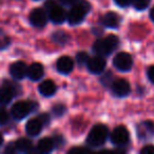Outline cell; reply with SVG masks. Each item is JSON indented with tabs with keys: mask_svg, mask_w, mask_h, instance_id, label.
<instances>
[{
	"mask_svg": "<svg viewBox=\"0 0 154 154\" xmlns=\"http://www.w3.org/2000/svg\"><path fill=\"white\" fill-rule=\"evenodd\" d=\"M148 78L152 84H154V66H150L148 69Z\"/></svg>",
	"mask_w": 154,
	"mask_h": 154,
	"instance_id": "31",
	"label": "cell"
},
{
	"mask_svg": "<svg viewBox=\"0 0 154 154\" xmlns=\"http://www.w3.org/2000/svg\"><path fill=\"white\" fill-rule=\"evenodd\" d=\"M111 88H112V92L118 97L127 96L131 91L130 84L126 79H122V78L114 80L111 84Z\"/></svg>",
	"mask_w": 154,
	"mask_h": 154,
	"instance_id": "9",
	"label": "cell"
},
{
	"mask_svg": "<svg viewBox=\"0 0 154 154\" xmlns=\"http://www.w3.org/2000/svg\"><path fill=\"white\" fill-rule=\"evenodd\" d=\"M89 59H90V57H89L88 53H86V52H79V53H77L76 60H77V62H78L79 64H82V66L87 64V62L89 61Z\"/></svg>",
	"mask_w": 154,
	"mask_h": 154,
	"instance_id": "26",
	"label": "cell"
},
{
	"mask_svg": "<svg viewBox=\"0 0 154 154\" xmlns=\"http://www.w3.org/2000/svg\"><path fill=\"white\" fill-rule=\"evenodd\" d=\"M140 153L141 154H154V146L153 145L145 146V147L140 150Z\"/></svg>",
	"mask_w": 154,
	"mask_h": 154,
	"instance_id": "29",
	"label": "cell"
},
{
	"mask_svg": "<svg viewBox=\"0 0 154 154\" xmlns=\"http://www.w3.org/2000/svg\"><path fill=\"white\" fill-rule=\"evenodd\" d=\"M35 108H36L35 103L20 100L13 105V107L11 109V114L15 119L20 120L26 117L32 111H34Z\"/></svg>",
	"mask_w": 154,
	"mask_h": 154,
	"instance_id": "4",
	"label": "cell"
},
{
	"mask_svg": "<svg viewBox=\"0 0 154 154\" xmlns=\"http://www.w3.org/2000/svg\"><path fill=\"white\" fill-rule=\"evenodd\" d=\"M42 127H43V124L42 122L40 120L39 117H36V118H32L30 119L26 125V132L29 136H37L39 133L41 132L42 130Z\"/></svg>",
	"mask_w": 154,
	"mask_h": 154,
	"instance_id": "13",
	"label": "cell"
},
{
	"mask_svg": "<svg viewBox=\"0 0 154 154\" xmlns=\"http://www.w3.org/2000/svg\"><path fill=\"white\" fill-rule=\"evenodd\" d=\"M151 0H132V5L137 11H143L150 5Z\"/></svg>",
	"mask_w": 154,
	"mask_h": 154,
	"instance_id": "22",
	"label": "cell"
},
{
	"mask_svg": "<svg viewBox=\"0 0 154 154\" xmlns=\"http://www.w3.org/2000/svg\"><path fill=\"white\" fill-rule=\"evenodd\" d=\"M78 0H61V2L64 3V5H74V3H76Z\"/></svg>",
	"mask_w": 154,
	"mask_h": 154,
	"instance_id": "35",
	"label": "cell"
},
{
	"mask_svg": "<svg viewBox=\"0 0 154 154\" xmlns=\"http://www.w3.org/2000/svg\"><path fill=\"white\" fill-rule=\"evenodd\" d=\"M118 43H119V39L117 38V36L108 35L105 38H100L95 41L93 45V52L99 56L110 55L118 47Z\"/></svg>",
	"mask_w": 154,
	"mask_h": 154,
	"instance_id": "2",
	"label": "cell"
},
{
	"mask_svg": "<svg viewBox=\"0 0 154 154\" xmlns=\"http://www.w3.org/2000/svg\"><path fill=\"white\" fill-rule=\"evenodd\" d=\"M119 22H120L119 16L116 13H113V12H109V13L105 14L101 17V24L103 26H106V28L116 29L119 26Z\"/></svg>",
	"mask_w": 154,
	"mask_h": 154,
	"instance_id": "16",
	"label": "cell"
},
{
	"mask_svg": "<svg viewBox=\"0 0 154 154\" xmlns=\"http://www.w3.org/2000/svg\"><path fill=\"white\" fill-rule=\"evenodd\" d=\"M52 39L58 45H64V43L68 42L69 36L66 33L62 32V31H57V32H55L52 35Z\"/></svg>",
	"mask_w": 154,
	"mask_h": 154,
	"instance_id": "21",
	"label": "cell"
},
{
	"mask_svg": "<svg viewBox=\"0 0 154 154\" xmlns=\"http://www.w3.org/2000/svg\"><path fill=\"white\" fill-rule=\"evenodd\" d=\"M52 112H53V114L55 116L60 117V116L63 115L64 112H66V107H64L62 103H57V105H55L52 108Z\"/></svg>",
	"mask_w": 154,
	"mask_h": 154,
	"instance_id": "24",
	"label": "cell"
},
{
	"mask_svg": "<svg viewBox=\"0 0 154 154\" xmlns=\"http://www.w3.org/2000/svg\"><path fill=\"white\" fill-rule=\"evenodd\" d=\"M2 143H3V137H2V134L0 133V147L2 146Z\"/></svg>",
	"mask_w": 154,
	"mask_h": 154,
	"instance_id": "37",
	"label": "cell"
},
{
	"mask_svg": "<svg viewBox=\"0 0 154 154\" xmlns=\"http://www.w3.org/2000/svg\"><path fill=\"white\" fill-rule=\"evenodd\" d=\"M150 17H151V19L154 21V7L152 8V10L150 11Z\"/></svg>",
	"mask_w": 154,
	"mask_h": 154,
	"instance_id": "36",
	"label": "cell"
},
{
	"mask_svg": "<svg viewBox=\"0 0 154 154\" xmlns=\"http://www.w3.org/2000/svg\"><path fill=\"white\" fill-rule=\"evenodd\" d=\"M108 137V127L105 125H96L89 132L87 137V143L91 148H97L106 143Z\"/></svg>",
	"mask_w": 154,
	"mask_h": 154,
	"instance_id": "3",
	"label": "cell"
},
{
	"mask_svg": "<svg viewBox=\"0 0 154 154\" xmlns=\"http://www.w3.org/2000/svg\"><path fill=\"white\" fill-rule=\"evenodd\" d=\"M47 7L49 8V18L52 20V22L60 24L66 19V13L61 7L55 3H48Z\"/></svg>",
	"mask_w": 154,
	"mask_h": 154,
	"instance_id": "7",
	"label": "cell"
},
{
	"mask_svg": "<svg viewBox=\"0 0 154 154\" xmlns=\"http://www.w3.org/2000/svg\"><path fill=\"white\" fill-rule=\"evenodd\" d=\"M15 96L12 90L8 87L3 86L2 88H0V105L5 106L8 103H11L13 97Z\"/></svg>",
	"mask_w": 154,
	"mask_h": 154,
	"instance_id": "19",
	"label": "cell"
},
{
	"mask_svg": "<svg viewBox=\"0 0 154 154\" xmlns=\"http://www.w3.org/2000/svg\"><path fill=\"white\" fill-rule=\"evenodd\" d=\"M43 74H45V69L43 66L39 62H34L30 66H28V74L26 76H29L31 80H39L40 78H42Z\"/></svg>",
	"mask_w": 154,
	"mask_h": 154,
	"instance_id": "15",
	"label": "cell"
},
{
	"mask_svg": "<svg viewBox=\"0 0 154 154\" xmlns=\"http://www.w3.org/2000/svg\"><path fill=\"white\" fill-rule=\"evenodd\" d=\"M91 5H89V2H87L85 0H82L80 2L77 1L76 3L72 5L69 13L66 14V19H68L69 23L71 26H77V24L82 23L86 15L89 13Z\"/></svg>",
	"mask_w": 154,
	"mask_h": 154,
	"instance_id": "1",
	"label": "cell"
},
{
	"mask_svg": "<svg viewBox=\"0 0 154 154\" xmlns=\"http://www.w3.org/2000/svg\"><path fill=\"white\" fill-rule=\"evenodd\" d=\"M30 22L35 28H43L48 22V14L42 9H35L30 14Z\"/></svg>",
	"mask_w": 154,
	"mask_h": 154,
	"instance_id": "8",
	"label": "cell"
},
{
	"mask_svg": "<svg viewBox=\"0 0 154 154\" xmlns=\"http://www.w3.org/2000/svg\"><path fill=\"white\" fill-rule=\"evenodd\" d=\"M137 136L140 139H150L154 136V124L150 120H145L137 126Z\"/></svg>",
	"mask_w": 154,
	"mask_h": 154,
	"instance_id": "11",
	"label": "cell"
},
{
	"mask_svg": "<svg viewBox=\"0 0 154 154\" xmlns=\"http://www.w3.org/2000/svg\"><path fill=\"white\" fill-rule=\"evenodd\" d=\"M80 152H88V150L87 149H84V148H74V149L70 150L69 151V153H80Z\"/></svg>",
	"mask_w": 154,
	"mask_h": 154,
	"instance_id": "33",
	"label": "cell"
},
{
	"mask_svg": "<svg viewBox=\"0 0 154 154\" xmlns=\"http://www.w3.org/2000/svg\"><path fill=\"white\" fill-rule=\"evenodd\" d=\"M10 42H11L10 37L0 29V50L7 49L10 45Z\"/></svg>",
	"mask_w": 154,
	"mask_h": 154,
	"instance_id": "23",
	"label": "cell"
},
{
	"mask_svg": "<svg viewBox=\"0 0 154 154\" xmlns=\"http://www.w3.org/2000/svg\"><path fill=\"white\" fill-rule=\"evenodd\" d=\"M54 146H55V143H54L53 139L50 138V137H45V138H41L38 141L37 150L41 153H50L54 149Z\"/></svg>",
	"mask_w": 154,
	"mask_h": 154,
	"instance_id": "18",
	"label": "cell"
},
{
	"mask_svg": "<svg viewBox=\"0 0 154 154\" xmlns=\"http://www.w3.org/2000/svg\"><path fill=\"white\" fill-rule=\"evenodd\" d=\"M106 66H107V62L106 59L103 58V56L96 55L95 57L90 58L89 61L87 62V66H88V70L90 71L93 74H100L105 71Z\"/></svg>",
	"mask_w": 154,
	"mask_h": 154,
	"instance_id": "10",
	"label": "cell"
},
{
	"mask_svg": "<svg viewBox=\"0 0 154 154\" xmlns=\"http://www.w3.org/2000/svg\"><path fill=\"white\" fill-rule=\"evenodd\" d=\"M39 118H40V120L42 122L43 125H48L49 124V120H50V117L48 114H42V115L39 116Z\"/></svg>",
	"mask_w": 154,
	"mask_h": 154,
	"instance_id": "32",
	"label": "cell"
},
{
	"mask_svg": "<svg viewBox=\"0 0 154 154\" xmlns=\"http://www.w3.org/2000/svg\"><path fill=\"white\" fill-rule=\"evenodd\" d=\"M10 120V114L5 108H0V126L7 125Z\"/></svg>",
	"mask_w": 154,
	"mask_h": 154,
	"instance_id": "25",
	"label": "cell"
},
{
	"mask_svg": "<svg viewBox=\"0 0 154 154\" xmlns=\"http://www.w3.org/2000/svg\"><path fill=\"white\" fill-rule=\"evenodd\" d=\"M15 147H16V150H18V151H20V152H30L33 148V143L29 138L22 137V138H19L16 141Z\"/></svg>",
	"mask_w": 154,
	"mask_h": 154,
	"instance_id": "20",
	"label": "cell"
},
{
	"mask_svg": "<svg viewBox=\"0 0 154 154\" xmlns=\"http://www.w3.org/2000/svg\"><path fill=\"white\" fill-rule=\"evenodd\" d=\"M113 76H112V73L111 72H107L105 75H103V77H101V82H103V86H109V85H111L112 82H113Z\"/></svg>",
	"mask_w": 154,
	"mask_h": 154,
	"instance_id": "28",
	"label": "cell"
},
{
	"mask_svg": "<svg viewBox=\"0 0 154 154\" xmlns=\"http://www.w3.org/2000/svg\"><path fill=\"white\" fill-rule=\"evenodd\" d=\"M114 1L119 7H128L129 5L132 3V0H114Z\"/></svg>",
	"mask_w": 154,
	"mask_h": 154,
	"instance_id": "30",
	"label": "cell"
},
{
	"mask_svg": "<svg viewBox=\"0 0 154 154\" xmlns=\"http://www.w3.org/2000/svg\"><path fill=\"white\" fill-rule=\"evenodd\" d=\"M10 74L14 79H23L28 74V66L23 61H16L10 66Z\"/></svg>",
	"mask_w": 154,
	"mask_h": 154,
	"instance_id": "12",
	"label": "cell"
},
{
	"mask_svg": "<svg viewBox=\"0 0 154 154\" xmlns=\"http://www.w3.org/2000/svg\"><path fill=\"white\" fill-rule=\"evenodd\" d=\"M16 151V147H15V145H10V146H8V148L5 149V152H8V153H14V152Z\"/></svg>",
	"mask_w": 154,
	"mask_h": 154,
	"instance_id": "34",
	"label": "cell"
},
{
	"mask_svg": "<svg viewBox=\"0 0 154 154\" xmlns=\"http://www.w3.org/2000/svg\"><path fill=\"white\" fill-rule=\"evenodd\" d=\"M130 135H129V131L125 126H118L113 130L111 134V141L113 145L117 146V147H122L128 143Z\"/></svg>",
	"mask_w": 154,
	"mask_h": 154,
	"instance_id": "6",
	"label": "cell"
},
{
	"mask_svg": "<svg viewBox=\"0 0 154 154\" xmlns=\"http://www.w3.org/2000/svg\"><path fill=\"white\" fill-rule=\"evenodd\" d=\"M5 86L8 87V88H10L12 90V92L14 93V95H17L18 93H20V87L18 86V85L14 84V82H8V80H5Z\"/></svg>",
	"mask_w": 154,
	"mask_h": 154,
	"instance_id": "27",
	"label": "cell"
},
{
	"mask_svg": "<svg viewBox=\"0 0 154 154\" xmlns=\"http://www.w3.org/2000/svg\"><path fill=\"white\" fill-rule=\"evenodd\" d=\"M74 68V61L69 56H62L56 62V69L61 74H69Z\"/></svg>",
	"mask_w": 154,
	"mask_h": 154,
	"instance_id": "14",
	"label": "cell"
},
{
	"mask_svg": "<svg viewBox=\"0 0 154 154\" xmlns=\"http://www.w3.org/2000/svg\"><path fill=\"white\" fill-rule=\"evenodd\" d=\"M113 64L118 71L127 72L132 68L133 59L130 54L126 53V52H120V53H117L115 55L113 59Z\"/></svg>",
	"mask_w": 154,
	"mask_h": 154,
	"instance_id": "5",
	"label": "cell"
},
{
	"mask_svg": "<svg viewBox=\"0 0 154 154\" xmlns=\"http://www.w3.org/2000/svg\"><path fill=\"white\" fill-rule=\"evenodd\" d=\"M38 90H39V92H40L41 95H43V96H47V97H50V96H52V95L55 94L57 88H56L55 82H52V80L48 79V80L42 82L40 85H39Z\"/></svg>",
	"mask_w": 154,
	"mask_h": 154,
	"instance_id": "17",
	"label": "cell"
}]
</instances>
